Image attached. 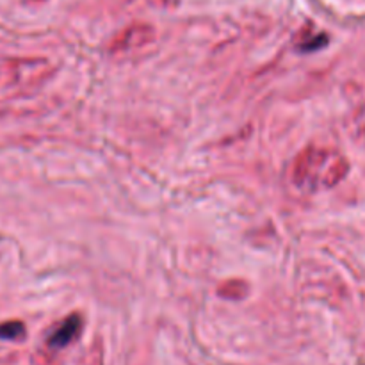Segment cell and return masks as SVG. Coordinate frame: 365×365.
Masks as SVG:
<instances>
[{"label": "cell", "mask_w": 365, "mask_h": 365, "mask_svg": "<svg viewBox=\"0 0 365 365\" xmlns=\"http://www.w3.org/2000/svg\"><path fill=\"white\" fill-rule=\"evenodd\" d=\"M327 152L316 148H307L296 159L292 168V182L296 187L312 191L319 184L328 182L327 175L323 173V168L327 166Z\"/></svg>", "instance_id": "cell-1"}, {"label": "cell", "mask_w": 365, "mask_h": 365, "mask_svg": "<svg viewBox=\"0 0 365 365\" xmlns=\"http://www.w3.org/2000/svg\"><path fill=\"white\" fill-rule=\"evenodd\" d=\"M81 327H82V321L77 314L66 317V319H64L63 323L53 330V334L48 337V346L53 349L66 348V346H70L71 342L78 337V334H81Z\"/></svg>", "instance_id": "cell-3"}, {"label": "cell", "mask_w": 365, "mask_h": 365, "mask_svg": "<svg viewBox=\"0 0 365 365\" xmlns=\"http://www.w3.org/2000/svg\"><path fill=\"white\" fill-rule=\"evenodd\" d=\"M25 337V327L21 321H6L0 324V339L4 341H20Z\"/></svg>", "instance_id": "cell-4"}, {"label": "cell", "mask_w": 365, "mask_h": 365, "mask_svg": "<svg viewBox=\"0 0 365 365\" xmlns=\"http://www.w3.org/2000/svg\"><path fill=\"white\" fill-rule=\"evenodd\" d=\"M45 68L41 66L39 61H20L14 63L13 66L7 68L4 77H0V88L6 91H24V89L38 86L39 82L45 81L43 77Z\"/></svg>", "instance_id": "cell-2"}, {"label": "cell", "mask_w": 365, "mask_h": 365, "mask_svg": "<svg viewBox=\"0 0 365 365\" xmlns=\"http://www.w3.org/2000/svg\"><path fill=\"white\" fill-rule=\"evenodd\" d=\"M143 41H145V32L143 31L127 32V34L121 36L120 39H116V43H114V48L128 50V48H134V46H139Z\"/></svg>", "instance_id": "cell-5"}]
</instances>
